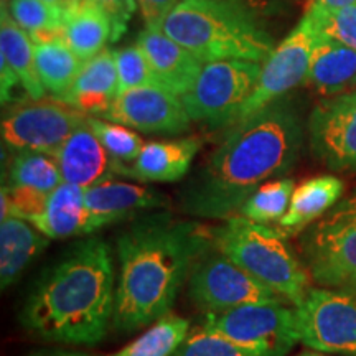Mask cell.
<instances>
[{
  "label": "cell",
  "mask_w": 356,
  "mask_h": 356,
  "mask_svg": "<svg viewBox=\"0 0 356 356\" xmlns=\"http://www.w3.org/2000/svg\"><path fill=\"white\" fill-rule=\"evenodd\" d=\"M229 127L181 193L186 215L213 220L239 215L261 185L287 173L299 159L302 124L284 97Z\"/></svg>",
  "instance_id": "cell-1"
},
{
  "label": "cell",
  "mask_w": 356,
  "mask_h": 356,
  "mask_svg": "<svg viewBox=\"0 0 356 356\" xmlns=\"http://www.w3.org/2000/svg\"><path fill=\"white\" fill-rule=\"evenodd\" d=\"M213 248L211 231L170 213H142L115 239L119 277L113 328L134 333L172 312L191 269Z\"/></svg>",
  "instance_id": "cell-2"
},
{
  "label": "cell",
  "mask_w": 356,
  "mask_h": 356,
  "mask_svg": "<svg viewBox=\"0 0 356 356\" xmlns=\"http://www.w3.org/2000/svg\"><path fill=\"white\" fill-rule=\"evenodd\" d=\"M114 305L113 252L104 239L88 238L40 275L19 320L47 343L95 346L113 327Z\"/></svg>",
  "instance_id": "cell-3"
},
{
  "label": "cell",
  "mask_w": 356,
  "mask_h": 356,
  "mask_svg": "<svg viewBox=\"0 0 356 356\" xmlns=\"http://www.w3.org/2000/svg\"><path fill=\"white\" fill-rule=\"evenodd\" d=\"M160 26L203 63H264L275 48L248 3L238 0H181Z\"/></svg>",
  "instance_id": "cell-4"
},
{
  "label": "cell",
  "mask_w": 356,
  "mask_h": 356,
  "mask_svg": "<svg viewBox=\"0 0 356 356\" xmlns=\"http://www.w3.org/2000/svg\"><path fill=\"white\" fill-rule=\"evenodd\" d=\"M284 239L277 228L243 215L211 231L213 248L296 307L309 292L310 274Z\"/></svg>",
  "instance_id": "cell-5"
},
{
  "label": "cell",
  "mask_w": 356,
  "mask_h": 356,
  "mask_svg": "<svg viewBox=\"0 0 356 356\" xmlns=\"http://www.w3.org/2000/svg\"><path fill=\"white\" fill-rule=\"evenodd\" d=\"M300 249L317 286L356 296V193L312 222L300 238Z\"/></svg>",
  "instance_id": "cell-6"
},
{
  "label": "cell",
  "mask_w": 356,
  "mask_h": 356,
  "mask_svg": "<svg viewBox=\"0 0 356 356\" xmlns=\"http://www.w3.org/2000/svg\"><path fill=\"white\" fill-rule=\"evenodd\" d=\"M261 70L262 63L249 60L204 63L193 88L181 96L191 121L211 129L233 126L256 89Z\"/></svg>",
  "instance_id": "cell-7"
},
{
  "label": "cell",
  "mask_w": 356,
  "mask_h": 356,
  "mask_svg": "<svg viewBox=\"0 0 356 356\" xmlns=\"http://www.w3.org/2000/svg\"><path fill=\"white\" fill-rule=\"evenodd\" d=\"M286 302L249 304L204 314L202 325L221 333L252 356H287L297 341L296 309Z\"/></svg>",
  "instance_id": "cell-8"
},
{
  "label": "cell",
  "mask_w": 356,
  "mask_h": 356,
  "mask_svg": "<svg viewBox=\"0 0 356 356\" xmlns=\"http://www.w3.org/2000/svg\"><path fill=\"white\" fill-rule=\"evenodd\" d=\"M325 37L327 35L323 33L317 17L309 8L296 29L274 48L269 58L262 63L256 89L243 106L238 121L256 114L274 101L282 99L293 88L304 84L315 48Z\"/></svg>",
  "instance_id": "cell-9"
},
{
  "label": "cell",
  "mask_w": 356,
  "mask_h": 356,
  "mask_svg": "<svg viewBox=\"0 0 356 356\" xmlns=\"http://www.w3.org/2000/svg\"><path fill=\"white\" fill-rule=\"evenodd\" d=\"M88 114L58 99L19 102L3 114L2 144L10 152L32 150L55 155L65 140L86 124Z\"/></svg>",
  "instance_id": "cell-10"
},
{
  "label": "cell",
  "mask_w": 356,
  "mask_h": 356,
  "mask_svg": "<svg viewBox=\"0 0 356 356\" xmlns=\"http://www.w3.org/2000/svg\"><path fill=\"white\" fill-rule=\"evenodd\" d=\"M299 341L320 353L356 356V296L310 287L296 305Z\"/></svg>",
  "instance_id": "cell-11"
},
{
  "label": "cell",
  "mask_w": 356,
  "mask_h": 356,
  "mask_svg": "<svg viewBox=\"0 0 356 356\" xmlns=\"http://www.w3.org/2000/svg\"><path fill=\"white\" fill-rule=\"evenodd\" d=\"M188 296L204 314L225 312L249 304L286 302L220 251L208 249L188 277Z\"/></svg>",
  "instance_id": "cell-12"
},
{
  "label": "cell",
  "mask_w": 356,
  "mask_h": 356,
  "mask_svg": "<svg viewBox=\"0 0 356 356\" xmlns=\"http://www.w3.org/2000/svg\"><path fill=\"white\" fill-rule=\"evenodd\" d=\"M312 152L333 172H356V88L325 97L309 119Z\"/></svg>",
  "instance_id": "cell-13"
},
{
  "label": "cell",
  "mask_w": 356,
  "mask_h": 356,
  "mask_svg": "<svg viewBox=\"0 0 356 356\" xmlns=\"http://www.w3.org/2000/svg\"><path fill=\"white\" fill-rule=\"evenodd\" d=\"M101 118L134 131L162 136L184 134L191 122L181 97L160 84L136 88L119 95Z\"/></svg>",
  "instance_id": "cell-14"
},
{
  "label": "cell",
  "mask_w": 356,
  "mask_h": 356,
  "mask_svg": "<svg viewBox=\"0 0 356 356\" xmlns=\"http://www.w3.org/2000/svg\"><path fill=\"white\" fill-rule=\"evenodd\" d=\"M84 202L89 213L86 228V234H89L129 218H137L144 211L163 208L167 197L144 185L108 178L84 190Z\"/></svg>",
  "instance_id": "cell-15"
},
{
  "label": "cell",
  "mask_w": 356,
  "mask_h": 356,
  "mask_svg": "<svg viewBox=\"0 0 356 356\" xmlns=\"http://www.w3.org/2000/svg\"><path fill=\"white\" fill-rule=\"evenodd\" d=\"M137 44L144 50L160 86L180 97L193 88L204 63L184 44L168 37L162 26L145 25L137 37Z\"/></svg>",
  "instance_id": "cell-16"
},
{
  "label": "cell",
  "mask_w": 356,
  "mask_h": 356,
  "mask_svg": "<svg viewBox=\"0 0 356 356\" xmlns=\"http://www.w3.org/2000/svg\"><path fill=\"white\" fill-rule=\"evenodd\" d=\"M55 159L60 165L63 181L78 185L84 190L108 180L111 175L119 172L121 165L101 144L88 122L71 134L58 149Z\"/></svg>",
  "instance_id": "cell-17"
},
{
  "label": "cell",
  "mask_w": 356,
  "mask_h": 356,
  "mask_svg": "<svg viewBox=\"0 0 356 356\" xmlns=\"http://www.w3.org/2000/svg\"><path fill=\"white\" fill-rule=\"evenodd\" d=\"M202 149V139L184 137L175 140L147 142L131 165H122L119 175L147 184H168L181 180Z\"/></svg>",
  "instance_id": "cell-18"
},
{
  "label": "cell",
  "mask_w": 356,
  "mask_h": 356,
  "mask_svg": "<svg viewBox=\"0 0 356 356\" xmlns=\"http://www.w3.org/2000/svg\"><path fill=\"white\" fill-rule=\"evenodd\" d=\"M118 89L114 50L106 48L99 55L84 61L81 71L61 101L84 114L101 118L113 106L118 97Z\"/></svg>",
  "instance_id": "cell-19"
},
{
  "label": "cell",
  "mask_w": 356,
  "mask_h": 356,
  "mask_svg": "<svg viewBox=\"0 0 356 356\" xmlns=\"http://www.w3.org/2000/svg\"><path fill=\"white\" fill-rule=\"evenodd\" d=\"M343 190V181L333 175H320L302 181L293 190L286 215L277 221L275 228L284 238L297 234L332 210L340 202Z\"/></svg>",
  "instance_id": "cell-20"
},
{
  "label": "cell",
  "mask_w": 356,
  "mask_h": 356,
  "mask_svg": "<svg viewBox=\"0 0 356 356\" xmlns=\"http://www.w3.org/2000/svg\"><path fill=\"white\" fill-rule=\"evenodd\" d=\"M61 38L79 60L88 61L104 51L109 42H114V24L92 0H81L65 8Z\"/></svg>",
  "instance_id": "cell-21"
},
{
  "label": "cell",
  "mask_w": 356,
  "mask_h": 356,
  "mask_svg": "<svg viewBox=\"0 0 356 356\" xmlns=\"http://www.w3.org/2000/svg\"><path fill=\"white\" fill-rule=\"evenodd\" d=\"M48 236L24 218L8 215L0 225V284L10 287L48 246Z\"/></svg>",
  "instance_id": "cell-22"
},
{
  "label": "cell",
  "mask_w": 356,
  "mask_h": 356,
  "mask_svg": "<svg viewBox=\"0 0 356 356\" xmlns=\"http://www.w3.org/2000/svg\"><path fill=\"white\" fill-rule=\"evenodd\" d=\"M88 218L84 188L63 181L48 195L43 211L30 222L50 239H66L86 234Z\"/></svg>",
  "instance_id": "cell-23"
},
{
  "label": "cell",
  "mask_w": 356,
  "mask_h": 356,
  "mask_svg": "<svg viewBox=\"0 0 356 356\" xmlns=\"http://www.w3.org/2000/svg\"><path fill=\"white\" fill-rule=\"evenodd\" d=\"M356 50L325 37L315 48L305 83L322 96H335L353 89Z\"/></svg>",
  "instance_id": "cell-24"
},
{
  "label": "cell",
  "mask_w": 356,
  "mask_h": 356,
  "mask_svg": "<svg viewBox=\"0 0 356 356\" xmlns=\"http://www.w3.org/2000/svg\"><path fill=\"white\" fill-rule=\"evenodd\" d=\"M0 55L17 73L26 96L30 99H43L47 91L40 81L35 63L33 40L12 19L7 0H2L0 7Z\"/></svg>",
  "instance_id": "cell-25"
},
{
  "label": "cell",
  "mask_w": 356,
  "mask_h": 356,
  "mask_svg": "<svg viewBox=\"0 0 356 356\" xmlns=\"http://www.w3.org/2000/svg\"><path fill=\"white\" fill-rule=\"evenodd\" d=\"M35 44V63L44 91L61 101L81 71L79 60L61 37L43 40Z\"/></svg>",
  "instance_id": "cell-26"
},
{
  "label": "cell",
  "mask_w": 356,
  "mask_h": 356,
  "mask_svg": "<svg viewBox=\"0 0 356 356\" xmlns=\"http://www.w3.org/2000/svg\"><path fill=\"white\" fill-rule=\"evenodd\" d=\"M190 333V320L173 315L159 318L147 332L111 356H173Z\"/></svg>",
  "instance_id": "cell-27"
},
{
  "label": "cell",
  "mask_w": 356,
  "mask_h": 356,
  "mask_svg": "<svg viewBox=\"0 0 356 356\" xmlns=\"http://www.w3.org/2000/svg\"><path fill=\"white\" fill-rule=\"evenodd\" d=\"M63 184L60 165L55 155L22 150L13 154L8 167V185L24 186L43 193H51L58 185Z\"/></svg>",
  "instance_id": "cell-28"
},
{
  "label": "cell",
  "mask_w": 356,
  "mask_h": 356,
  "mask_svg": "<svg viewBox=\"0 0 356 356\" xmlns=\"http://www.w3.org/2000/svg\"><path fill=\"white\" fill-rule=\"evenodd\" d=\"M7 6L12 19L29 33L33 43L61 37L63 8L44 0H7Z\"/></svg>",
  "instance_id": "cell-29"
},
{
  "label": "cell",
  "mask_w": 356,
  "mask_h": 356,
  "mask_svg": "<svg viewBox=\"0 0 356 356\" xmlns=\"http://www.w3.org/2000/svg\"><path fill=\"white\" fill-rule=\"evenodd\" d=\"M296 186L293 178L266 181L244 202L239 215L262 225L277 222L286 215Z\"/></svg>",
  "instance_id": "cell-30"
},
{
  "label": "cell",
  "mask_w": 356,
  "mask_h": 356,
  "mask_svg": "<svg viewBox=\"0 0 356 356\" xmlns=\"http://www.w3.org/2000/svg\"><path fill=\"white\" fill-rule=\"evenodd\" d=\"M88 126L96 134L101 144L106 147V150L113 155L115 162L131 163L139 157L140 150L144 149L145 142L134 129L122 126V124L111 122L108 119L97 118V115H88Z\"/></svg>",
  "instance_id": "cell-31"
},
{
  "label": "cell",
  "mask_w": 356,
  "mask_h": 356,
  "mask_svg": "<svg viewBox=\"0 0 356 356\" xmlns=\"http://www.w3.org/2000/svg\"><path fill=\"white\" fill-rule=\"evenodd\" d=\"M114 58L119 81L118 96L131 89L159 84L144 50L137 43L114 50Z\"/></svg>",
  "instance_id": "cell-32"
},
{
  "label": "cell",
  "mask_w": 356,
  "mask_h": 356,
  "mask_svg": "<svg viewBox=\"0 0 356 356\" xmlns=\"http://www.w3.org/2000/svg\"><path fill=\"white\" fill-rule=\"evenodd\" d=\"M173 356H252L246 350L222 337L221 333L213 332L200 323L195 327L184 343L178 346Z\"/></svg>",
  "instance_id": "cell-33"
},
{
  "label": "cell",
  "mask_w": 356,
  "mask_h": 356,
  "mask_svg": "<svg viewBox=\"0 0 356 356\" xmlns=\"http://www.w3.org/2000/svg\"><path fill=\"white\" fill-rule=\"evenodd\" d=\"M310 10L315 13L323 33L328 38L356 50V3L338 10H325L317 3H312Z\"/></svg>",
  "instance_id": "cell-34"
},
{
  "label": "cell",
  "mask_w": 356,
  "mask_h": 356,
  "mask_svg": "<svg viewBox=\"0 0 356 356\" xmlns=\"http://www.w3.org/2000/svg\"><path fill=\"white\" fill-rule=\"evenodd\" d=\"M96 6L109 15L114 24V42L121 38V35L127 30L129 20L132 19L134 13L139 10L137 0H92Z\"/></svg>",
  "instance_id": "cell-35"
},
{
  "label": "cell",
  "mask_w": 356,
  "mask_h": 356,
  "mask_svg": "<svg viewBox=\"0 0 356 356\" xmlns=\"http://www.w3.org/2000/svg\"><path fill=\"white\" fill-rule=\"evenodd\" d=\"M181 0H137V7L145 25H162L165 17Z\"/></svg>",
  "instance_id": "cell-36"
},
{
  "label": "cell",
  "mask_w": 356,
  "mask_h": 356,
  "mask_svg": "<svg viewBox=\"0 0 356 356\" xmlns=\"http://www.w3.org/2000/svg\"><path fill=\"white\" fill-rule=\"evenodd\" d=\"M17 88H22L20 79L17 76L15 71L12 70V66L8 65V61L0 55V91H2V104L6 106L12 101L13 91ZM24 89V88H22Z\"/></svg>",
  "instance_id": "cell-37"
},
{
  "label": "cell",
  "mask_w": 356,
  "mask_h": 356,
  "mask_svg": "<svg viewBox=\"0 0 356 356\" xmlns=\"http://www.w3.org/2000/svg\"><path fill=\"white\" fill-rule=\"evenodd\" d=\"M26 356H95L84 353V351L78 350H66V348H38L30 351Z\"/></svg>",
  "instance_id": "cell-38"
},
{
  "label": "cell",
  "mask_w": 356,
  "mask_h": 356,
  "mask_svg": "<svg viewBox=\"0 0 356 356\" xmlns=\"http://www.w3.org/2000/svg\"><path fill=\"white\" fill-rule=\"evenodd\" d=\"M314 3H317L318 7L325 8V10H338V8L353 6L356 0H315Z\"/></svg>",
  "instance_id": "cell-39"
},
{
  "label": "cell",
  "mask_w": 356,
  "mask_h": 356,
  "mask_svg": "<svg viewBox=\"0 0 356 356\" xmlns=\"http://www.w3.org/2000/svg\"><path fill=\"white\" fill-rule=\"evenodd\" d=\"M44 2L53 3V6L63 8V10H65V8H68V7H71V6H74V3L81 2V0H44Z\"/></svg>",
  "instance_id": "cell-40"
},
{
  "label": "cell",
  "mask_w": 356,
  "mask_h": 356,
  "mask_svg": "<svg viewBox=\"0 0 356 356\" xmlns=\"http://www.w3.org/2000/svg\"><path fill=\"white\" fill-rule=\"evenodd\" d=\"M297 356H328V353H320V351L309 350V351H302V353L297 355Z\"/></svg>",
  "instance_id": "cell-41"
},
{
  "label": "cell",
  "mask_w": 356,
  "mask_h": 356,
  "mask_svg": "<svg viewBox=\"0 0 356 356\" xmlns=\"http://www.w3.org/2000/svg\"><path fill=\"white\" fill-rule=\"evenodd\" d=\"M238 2H243V3H248V6H251V3H257L259 0H238Z\"/></svg>",
  "instance_id": "cell-42"
},
{
  "label": "cell",
  "mask_w": 356,
  "mask_h": 356,
  "mask_svg": "<svg viewBox=\"0 0 356 356\" xmlns=\"http://www.w3.org/2000/svg\"><path fill=\"white\" fill-rule=\"evenodd\" d=\"M353 88H356V81H355V86Z\"/></svg>",
  "instance_id": "cell-43"
}]
</instances>
